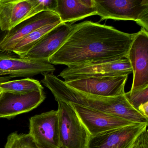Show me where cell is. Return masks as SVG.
Wrapping results in <instances>:
<instances>
[{"label": "cell", "mask_w": 148, "mask_h": 148, "mask_svg": "<svg viewBox=\"0 0 148 148\" xmlns=\"http://www.w3.org/2000/svg\"><path fill=\"white\" fill-rule=\"evenodd\" d=\"M136 34L92 21L81 22L74 25L65 42L48 62L69 66L125 58Z\"/></svg>", "instance_id": "6da1fadb"}, {"label": "cell", "mask_w": 148, "mask_h": 148, "mask_svg": "<svg viewBox=\"0 0 148 148\" xmlns=\"http://www.w3.org/2000/svg\"><path fill=\"white\" fill-rule=\"evenodd\" d=\"M42 84L49 89L56 101L75 103L129 120L148 124V119L134 109L124 96L104 97L80 91L69 86L53 73L43 74Z\"/></svg>", "instance_id": "7a4b0ae2"}, {"label": "cell", "mask_w": 148, "mask_h": 148, "mask_svg": "<svg viewBox=\"0 0 148 148\" xmlns=\"http://www.w3.org/2000/svg\"><path fill=\"white\" fill-rule=\"evenodd\" d=\"M100 21H132L148 32V0H94Z\"/></svg>", "instance_id": "3957f363"}, {"label": "cell", "mask_w": 148, "mask_h": 148, "mask_svg": "<svg viewBox=\"0 0 148 148\" xmlns=\"http://www.w3.org/2000/svg\"><path fill=\"white\" fill-rule=\"evenodd\" d=\"M60 148H86L90 134L69 103L57 101Z\"/></svg>", "instance_id": "277c9868"}, {"label": "cell", "mask_w": 148, "mask_h": 148, "mask_svg": "<svg viewBox=\"0 0 148 148\" xmlns=\"http://www.w3.org/2000/svg\"><path fill=\"white\" fill-rule=\"evenodd\" d=\"M132 73L129 60L123 58L110 62L70 66L63 70L59 76L67 82L87 78L129 75Z\"/></svg>", "instance_id": "5b68a950"}, {"label": "cell", "mask_w": 148, "mask_h": 148, "mask_svg": "<svg viewBox=\"0 0 148 148\" xmlns=\"http://www.w3.org/2000/svg\"><path fill=\"white\" fill-rule=\"evenodd\" d=\"M55 70L54 66L50 63L32 60L13 52L0 51V77L28 78L39 74L53 73Z\"/></svg>", "instance_id": "8992f818"}, {"label": "cell", "mask_w": 148, "mask_h": 148, "mask_svg": "<svg viewBox=\"0 0 148 148\" xmlns=\"http://www.w3.org/2000/svg\"><path fill=\"white\" fill-rule=\"evenodd\" d=\"M125 58L132 68L133 82L130 91L148 86V32L136 33Z\"/></svg>", "instance_id": "52a82bcc"}, {"label": "cell", "mask_w": 148, "mask_h": 148, "mask_svg": "<svg viewBox=\"0 0 148 148\" xmlns=\"http://www.w3.org/2000/svg\"><path fill=\"white\" fill-rule=\"evenodd\" d=\"M28 134L42 148H60L58 111L51 110L32 116Z\"/></svg>", "instance_id": "ba28073f"}, {"label": "cell", "mask_w": 148, "mask_h": 148, "mask_svg": "<svg viewBox=\"0 0 148 148\" xmlns=\"http://www.w3.org/2000/svg\"><path fill=\"white\" fill-rule=\"evenodd\" d=\"M148 125L135 123L90 136L86 148H130Z\"/></svg>", "instance_id": "9c48e42d"}, {"label": "cell", "mask_w": 148, "mask_h": 148, "mask_svg": "<svg viewBox=\"0 0 148 148\" xmlns=\"http://www.w3.org/2000/svg\"><path fill=\"white\" fill-rule=\"evenodd\" d=\"M128 75L90 77L65 82L69 86L85 93L104 97H116L125 93Z\"/></svg>", "instance_id": "30bf717a"}, {"label": "cell", "mask_w": 148, "mask_h": 148, "mask_svg": "<svg viewBox=\"0 0 148 148\" xmlns=\"http://www.w3.org/2000/svg\"><path fill=\"white\" fill-rule=\"evenodd\" d=\"M70 103L90 134L94 136L110 130L133 124L129 120L75 103Z\"/></svg>", "instance_id": "8fae6325"}, {"label": "cell", "mask_w": 148, "mask_h": 148, "mask_svg": "<svg viewBox=\"0 0 148 148\" xmlns=\"http://www.w3.org/2000/svg\"><path fill=\"white\" fill-rule=\"evenodd\" d=\"M74 25L62 23L47 33L23 58L48 63L49 59L65 42Z\"/></svg>", "instance_id": "7c38bea8"}, {"label": "cell", "mask_w": 148, "mask_h": 148, "mask_svg": "<svg viewBox=\"0 0 148 148\" xmlns=\"http://www.w3.org/2000/svg\"><path fill=\"white\" fill-rule=\"evenodd\" d=\"M45 98L44 90L27 94L3 91L0 96V118L11 119L29 112L38 107Z\"/></svg>", "instance_id": "4fadbf2b"}, {"label": "cell", "mask_w": 148, "mask_h": 148, "mask_svg": "<svg viewBox=\"0 0 148 148\" xmlns=\"http://www.w3.org/2000/svg\"><path fill=\"white\" fill-rule=\"evenodd\" d=\"M53 23L62 22L58 15L52 11L42 12L25 20L8 32L0 46V51L12 52L15 45L21 40L34 31Z\"/></svg>", "instance_id": "5bb4252c"}, {"label": "cell", "mask_w": 148, "mask_h": 148, "mask_svg": "<svg viewBox=\"0 0 148 148\" xmlns=\"http://www.w3.org/2000/svg\"><path fill=\"white\" fill-rule=\"evenodd\" d=\"M32 0H0V27L9 32L34 16Z\"/></svg>", "instance_id": "9a60e30c"}, {"label": "cell", "mask_w": 148, "mask_h": 148, "mask_svg": "<svg viewBox=\"0 0 148 148\" xmlns=\"http://www.w3.org/2000/svg\"><path fill=\"white\" fill-rule=\"evenodd\" d=\"M54 12L62 23L71 24L97 15L94 0H57Z\"/></svg>", "instance_id": "2e32d148"}, {"label": "cell", "mask_w": 148, "mask_h": 148, "mask_svg": "<svg viewBox=\"0 0 148 148\" xmlns=\"http://www.w3.org/2000/svg\"><path fill=\"white\" fill-rule=\"evenodd\" d=\"M0 89L4 92L20 94L44 90V88L38 80L30 78L11 80L1 83L0 84Z\"/></svg>", "instance_id": "e0dca14e"}, {"label": "cell", "mask_w": 148, "mask_h": 148, "mask_svg": "<svg viewBox=\"0 0 148 148\" xmlns=\"http://www.w3.org/2000/svg\"><path fill=\"white\" fill-rule=\"evenodd\" d=\"M60 24L47 25L31 33L15 45L12 52L18 56L24 57L47 33Z\"/></svg>", "instance_id": "ac0fdd59"}, {"label": "cell", "mask_w": 148, "mask_h": 148, "mask_svg": "<svg viewBox=\"0 0 148 148\" xmlns=\"http://www.w3.org/2000/svg\"><path fill=\"white\" fill-rule=\"evenodd\" d=\"M5 148H42L39 146L29 134L11 133L7 138Z\"/></svg>", "instance_id": "d6986e66"}, {"label": "cell", "mask_w": 148, "mask_h": 148, "mask_svg": "<svg viewBox=\"0 0 148 148\" xmlns=\"http://www.w3.org/2000/svg\"><path fill=\"white\" fill-rule=\"evenodd\" d=\"M128 103L138 112L140 106L148 103V86L134 91L130 90L124 94Z\"/></svg>", "instance_id": "ffe728a7"}, {"label": "cell", "mask_w": 148, "mask_h": 148, "mask_svg": "<svg viewBox=\"0 0 148 148\" xmlns=\"http://www.w3.org/2000/svg\"><path fill=\"white\" fill-rule=\"evenodd\" d=\"M130 148H148V133L145 130L135 140Z\"/></svg>", "instance_id": "44dd1931"}, {"label": "cell", "mask_w": 148, "mask_h": 148, "mask_svg": "<svg viewBox=\"0 0 148 148\" xmlns=\"http://www.w3.org/2000/svg\"><path fill=\"white\" fill-rule=\"evenodd\" d=\"M8 32L2 31L0 27V46L1 45L4 40L6 38Z\"/></svg>", "instance_id": "7402d4cb"}, {"label": "cell", "mask_w": 148, "mask_h": 148, "mask_svg": "<svg viewBox=\"0 0 148 148\" xmlns=\"http://www.w3.org/2000/svg\"><path fill=\"white\" fill-rule=\"evenodd\" d=\"M13 78H14L10 76L0 77V84L7 82V81H9V80H11V79Z\"/></svg>", "instance_id": "603a6c76"}, {"label": "cell", "mask_w": 148, "mask_h": 148, "mask_svg": "<svg viewBox=\"0 0 148 148\" xmlns=\"http://www.w3.org/2000/svg\"><path fill=\"white\" fill-rule=\"evenodd\" d=\"M2 92H3V91H2L1 89H0V96H1Z\"/></svg>", "instance_id": "cb8c5ba5"}]
</instances>
